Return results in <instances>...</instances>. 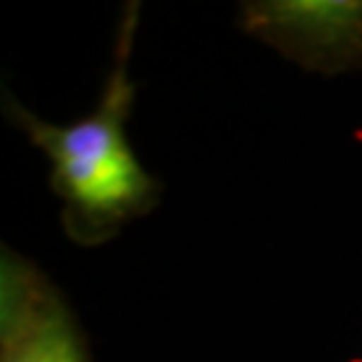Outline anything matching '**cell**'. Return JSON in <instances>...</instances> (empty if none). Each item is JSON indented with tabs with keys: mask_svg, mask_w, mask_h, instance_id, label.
Masks as SVG:
<instances>
[{
	"mask_svg": "<svg viewBox=\"0 0 362 362\" xmlns=\"http://www.w3.org/2000/svg\"><path fill=\"white\" fill-rule=\"evenodd\" d=\"M0 362H92L64 294L7 247L0 257Z\"/></svg>",
	"mask_w": 362,
	"mask_h": 362,
	"instance_id": "7a4b0ae2",
	"label": "cell"
},
{
	"mask_svg": "<svg viewBox=\"0 0 362 362\" xmlns=\"http://www.w3.org/2000/svg\"><path fill=\"white\" fill-rule=\"evenodd\" d=\"M240 26L308 71L362 66V0L243 3Z\"/></svg>",
	"mask_w": 362,
	"mask_h": 362,
	"instance_id": "3957f363",
	"label": "cell"
},
{
	"mask_svg": "<svg viewBox=\"0 0 362 362\" xmlns=\"http://www.w3.org/2000/svg\"><path fill=\"white\" fill-rule=\"evenodd\" d=\"M139 21V5L122 12L115 62L94 111L76 122L54 125L26 111L5 94V113L52 163L49 188L64 202L62 223L78 245H101L136 216L160 202L163 186L136 160L125 125L136 94L129 78V54Z\"/></svg>",
	"mask_w": 362,
	"mask_h": 362,
	"instance_id": "6da1fadb",
	"label": "cell"
}]
</instances>
